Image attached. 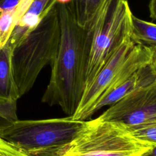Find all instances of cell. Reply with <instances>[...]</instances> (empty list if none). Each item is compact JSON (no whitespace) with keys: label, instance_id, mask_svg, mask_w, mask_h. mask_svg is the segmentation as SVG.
<instances>
[{"label":"cell","instance_id":"21","mask_svg":"<svg viewBox=\"0 0 156 156\" xmlns=\"http://www.w3.org/2000/svg\"><path fill=\"white\" fill-rule=\"evenodd\" d=\"M57 3L58 4H68L71 2L73 0H55Z\"/></svg>","mask_w":156,"mask_h":156},{"label":"cell","instance_id":"20","mask_svg":"<svg viewBox=\"0 0 156 156\" xmlns=\"http://www.w3.org/2000/svg\"><path fill=\"white\" fill-rule=\"evenodd\" d=\"M152 64L154 66V68L156 70V50L155 51L154 53V55H153V58H152Z\"/></svg>","mask_w":156,"mask_h":156},{"label":"cell","instance_id":"1","mask_svg":"<svg viewBox=\"0 0 156 156\" xmlns=\"http://www.w3.org/2000/svg\"><path fill=\"white\" fill-rule=\"evenodd\" d=\"M60 35L42 102L57 105L68 116L76 110L85 90L86 66L83 57L84 28L77 23L72 2L57 3Z\"/></svg>","mask_w":156,"mask_h":156},{"label":"cell","instance_id":"7","mask_svg":"<svg viewBox=\"0 0 156 156\" xmlns=\"http://www.w3.org/2000/svg\"><path fill=\"white\" fill-rule=\"evenodd\" d=\"M135 43L130 40L122 44L101 69L93 82L85 89L79 105L72 115L85 121L95 113V108L116 81L124 63Z\"/></svg>","mask_w":156,"mask_h":156},{"label":"cell","instance_id":"3","mask_svg":"<svg viewBox=\"0 0 156 156\" xmlns=\"http://www.w3.org/2000/svg\"><path fill=\"white\" fill-rule=\"evenodd\" d=\"M60 35L56 3L37 26L12 48V67L20 97L31 89L41 69L52 64L57 52Z\"/></svg>","mask_w":156,"mask_h":156},{"label":"cell","instance_id":"19","mask_svg":"<svg viewBox=\"0 0 156 156\" xmlns=\"http://www.w3.org/2000/svg\"><path fill=\"white\" fill-rule=\"evenodd\" d=\"M141 156H156V145L143 154Z\"/></svg>","mask_w":156,"mask_h":156},{"label":"cell","instance_id":"13","mask_svg":"<svg viewBox=\"0 0 156 156\" xmlns=\"http://www.w3.org/2000/svg\"><path fill=\"white\" fill-rule=\"evenodd\" d=\"M105 0H73L72 4L76 21L85 28L93 20Z\"/></svg>","mask_w":156,"mask_h":156},{"label":"cell","instance_id":"16","mask_svg":"<svg viewBox=\"0 0 156 156\" xmlns=\"http://www.w3.org/2000/svg\"><path fill=\"white\" fill-rule=\"evenodd\" d=\"M0 156H31L0 136Z\"/></svg>","mask_w":156,"mask_h":156},{"label":"cell","instance_id":"5","mask_svg":"<svg viewBox=\"0 0 156 156\" xmlns=\"http://www.w3.org/2000/svg\"><path fill=\"white\" fill-rule=\"evenodd\" d=\"M154 146L121 122L96 118L84 121L62 156H141Z\"/></svg>","mask_w":156,"mask_h":156},{"label":"cell","instance_id":"6","mask_svg":"<svg viewBox=\"0 0 156 156\" xmlns=\"http://www.w3.org/2000/svg\"><path fill=\"white\" fill-rule=\"evenodd\" d=\"M98 118L129 128L156 121V79L110 105Z\"/></svg>","mask_w":156,"mask_h":156},{"label":"cell","instance_id":"8","mask_svg":"<svg viewBox=\"0 0 156 156\" xmlns=\"http://www.w3.org/2000/svg\"><path fill=\"white\" fill-rule=\"evenodd\" d=\"M156 79V70L152 63L146 65L131 75L119 86L110 91L97 104L95 112L105 106H110L138 88Z\"/></svg>","mask_w":156,"mask_h":156},{"label":"cell","instance_id":"4","mask_svg":"<svg viewBox=\"0 0 156 156\" xmlns=\"http://www.w3.org/2000/svg\"><path fill=\"white\" fill-rule=\"evenodd\" d=\"M84 121L72 116L38 120H18L0 136L31 156H62Z\"/></svg>","mask_w":156,"mask_h":156},{"label":"cell","instance_id":"15","mask_svg":"<svg viewBox=\"0 0 156 156\" xmlns=\"http://www.w3.org/2000/svg\"><path fill=\"white\" fill-rule=\"evenodd\" d=\"M17 119L16 102L0 104V132Z\"/></svg>","mask_w":156,"mask_h":156},{"label":"cell","instance_id":"2","mask_svg":"<svg viewBox=\"0 0 156 156\" xmlns=\"http://www.w3.org/2000/svg\"><path fill=\"white\" fill-rule=\"evenodd\" d=\"M132 15L127 0H105L93 20L84 28L85 89L116 51L131 40Z\"/></svg>","mask_w":156,"mask_h":156},{"label":"cell","instance_id":"10","mask_svg":"<svg viewBox=\"0 0 156 156\" xmlns=\"http://www.w3.org/2000/svg\"><path fill=\"white\" fill-rule=\"evenodd\" d=\"M12 50L8 43L0 48V104L16 102L20 98L13 74Z\"/></svg>","mask_w":156,"mask_h":156},{"label":"cell","instance_id":"12","mask_svg":"<svg viewBox=\"0 0 156 156\" xmlns=\"http://www.w3.org/2000/svg\"><path fill=\"white\" fill-rule=\"evenodd\" d=\"M131 40L136 44L156 50V24L132 16Z\"/></svg>","mask_w":156,"mask_h":156},{"label":"cell","instance_id":"9","mask_svg":"<svg viewBox=\"0 0 156 156\" xmlns=\"http://www.w3.org/2000/svg\"><path fill=\"white\" fill-rule=\"evenodd\" d=\"M56 3L55 0H33L27 11L14 27L7 41L12 48L37 26Z\"/></svg>","mask_w":156,"mask_h":156},{"label":"cell","instance_id":"18","mask_svg":"<svg viewBox=\"0 0 156 156\" xmlns=\"http://www.w3.org/2000/svg\"><path fill=\"white\" fill-rule=\"evenodd\" d=\"M149 11L150 18L156 20V0H150L149 3Z\"/></svg>","mask_w":156,"mask_h":156},{"label":"cell","instance_id":"14","mask_svg":"<svg viewBox=\"0 0 156 156\" xmlns=\"http://www.w3.org/2000/svg\"><path fill=\"white\" fill-rule=\"evenodd\" d=\"M138 138L156 145V121L130 128Z\"/></svg>","mask_w":156,"mask_h":156},{"label":"cell","instance_id":"17","mask_svg":"<svg viewBox=\"0 0 156 156\" xmlns=\"http://www.w3.org/2000/svg\"><path fill=\"white\" fill-rule=\"evenodd\" d=\"M21 0H0V13L15 9Z\"/></svg>","mask_w":156,"mask_h":156},{"label":"cell","instance_id":"11","mask_svg":"<svg viewBox=\"0 0 156 156\" xmlns=\"http://www.w3.org/2000/svg\"><path fill=\"white\" fill-rule=\"evenodd\" d=\"M32 1L21 0L13 10L0 13V48L7 43L14 27L27 11Z\"/></svg>","mask_w":156,"mask_h":156}]
</instances>
